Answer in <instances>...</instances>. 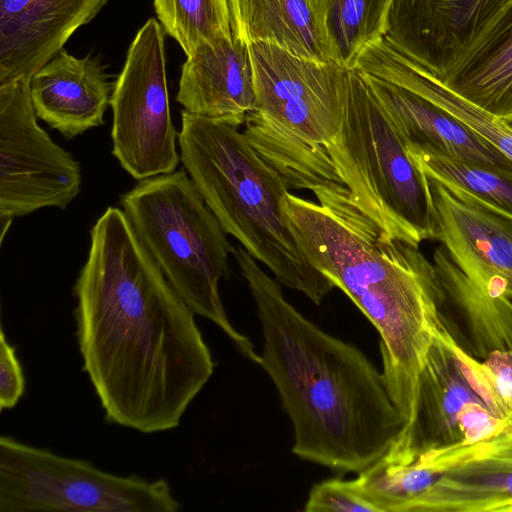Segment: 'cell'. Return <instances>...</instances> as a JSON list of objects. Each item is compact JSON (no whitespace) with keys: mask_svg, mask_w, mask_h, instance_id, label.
I'll list each match as a JSON object with an SVG mask.
<instances>
[{"mask_svg":"<svg viewBox=\"0 0 512 512\" xmlns=\"http://www.w3.org/2000/svg\"><path fill=\"white\" fill-rule=\"evenodd\" d=\"M73 294L82 370L106 421L146 434L178 427L214 361L123 210L108 207L92 226Z\"/></svg>","mask_w":512,"mask_h":512,"instance_id":"obj_1","label":"cell"},{"mask_svg":"<svg viewBox=\"0 0 512 512\" xmlns=\"http://www.w3.org/2000/svg\"><path fill=\"white\" fill-rule=\"evenodd\" d=\"M232 254L256 303L264 337L257 364L292 421L293 453L360 473L387 453L404 428L383 373L357 347L300 314L242 246Z\"/></svg>","mask_w":512,"mask_h":512,"instance_id":"obj_2","label":"cell"},{"mask_svg":"<svg viewBox=\"0 0 512 512\" xmlns=\"http://www.w3.org/2000/svg\"><path fill=\"white\" fill-rule=\"evenodd\" d=\"M288 192L286 222L306 259L341 289L378 331L383 376L405 423L416 413L418 382L445 303L434 265L415 247L389 236L352 199L345 185Z\"/></svg>","mask_w":512,"mask_h":512,"instance_id":"obj_3","label":"cell"},{"mask_svg":"<svg viewBox=\"0 0 512 512\" xmlns=\"http://www.w3.org/2000/svg\"><path fill=\"white\" fill-rule=\"evenodd\" d=\"M239 127L181 111L180 159L223 230L276 280L315 304L335 286L303 255L284 215V178Z\"/></svg>","mask_w":512,"mask_h":512,"instance_id":"obj_4","label":"cell"},{"mask_svg":"<svg viewBox=\"0 0 512 512\" xmlns=\"http://www.w3.org/2000/svg\"><path fill=\"white\" fill-rule=\"evenodd\" d=\"M248 48L255 107L246 115L243 133L250 145L289 188L342 184L326 146L341 127L349 69L270 42Z\"/></svg>","mask_w":512,"mask_h":512,"instance_id":"obj_5","label":"cell"},{"mask_svg":"<svg viewBox=\"0 0 512 512\" xmlns=\"http://www.w3.org/2000/svg\"><path fill=\"white\" fill-rule=\"evenodd\" d=\"M120 204L137 237L195 315L215 323L247 358L253 344L230 323L219 284L230 276L229 242L185 168L140 180Z\"/></svg>","mask_w":512,"mask_h":512,"instance_id":"obj_6","label":"cell"},{"mask_svg":"<svg viewBox=\"0 0 512 512\" xmlns=\"http://www.w3.org/2000/svg\"><path fill=\"white\" fill-rule=\"evenodd\" d=\"M326 150L354 202L389 236L415 247L435 239L429 180L357 69H349L341 127Z\"/></svg>","mask_w":512,"mask_h":512,"instance_id":"obj_7","label":"cell"},{"mask_svg":"<svg viewBox=\"0 0 512 512\" xmlns=\"http://www.w3.org/2000/svg\"><path fill=\"white\" fill-rule=\"evenodd\" d=\"M165 479L118 475L92 462L0 437V512H176Z\"/></svg>","mask_w":512,"mask_h":512,"instance_id":"obj_8","label":"cell"},{"mask_svg":"<svg viewBox=\"0 0 512 512\" xmlns=\"http://www.w3.org/2000/svg\"><path fill=\"white\" fill-rule=\"evenodd\" d=\"M112 154L140 181L176 170L178 134L169 106L164 29L150 18L138 30L114 83Z\"/></svg>","mask_w":512,"mask_h":512,"instance_id":"obj_9","label":"cell"},{"mask_svg":"<svg viewBox=\"0 0 512 512\" xmlns=\"http://www.w3.org/2000/svg\"><path fill=\"white\" fill-rule=\"evenodd\" d=\"M30 81L0 84V220L66 209L81 190V167L37 122Z\"/></svg>","mask_w":512,"mask_h":512,"instance_id":"obj_10","label":"cell"},{"mask_svg":"<svg viewBox=\"0 0 512 512\" xmlns=\"http://www.w3.org/2000/svg\"><path fill=\"white\" fill-rule=\"evenodd\" d=\"M512 0H393L383 39L442 81Z\"/></svg>","mask_w":512,"mask_h":512,"instance_id":"obj_11","label":"cell"},{"mask_svg":"<svg viewBox=\"0 0 512 512\" xmlns=\"http://www.w3.org/2000/svg\"><path fill=\"white\" fill-rule=\"evenodd\" d=\"M435 482L401 512H512V429L420 455Z\"/></svg>","mask_w":512,"mask_h":512,"instance_id":"obj_12","label":"cell"},{"mask_svg":"<svg viewBox=\"0 0 512 512\" xmlns=\"http://www.w3.org/2000/svg\"><path fill=\"white\" fill-rule=\"evenodd\" d=\"M436 210V240L475 284L512 299V218L463 188L427 177Z\"/></svg>","mask_w":512,"mask_h":512,"instance_id":"obj_13","label":"cell"},{"mask_svg":"<svg viewBox=\"0 0 512 512\" xmlns=\"http://www.w3.org/2000/svg\"><path fill=\"white\" fill-rule=\"evenodd\" d=\"M433 332L419 376L415 418L382 457L388 463L410 464L426 452L462 445L466 408L471 402L482 401L464 377L441 313Z\"/></svg>","mask_w":512,"mask_h":512,"instance_id":"obj_14","label":"cell"},{"mask_svg":"<svg viewBox=\"0 0 512 512\" xmlns=\"http://www.w3.org/2000/svg\"><path fill=\"white\" fill-rule=\"evenodd\" d=\"M108 0H0V84L32 76Z\"/></svg>","mask_w":512,"mask_h":512,"instance_id":"obj_15","label":"cell"},{"mask_svg":"<svg viewBox=\"0 0 512 512\" xmlns=\"http://www.w3.org/2000/svg\"><path fill=\"white\" fill-rule=\"evenodd\" d=\"M359 72L405 145L429 148L512 176V162L449 112L411 90Z\"/></svg>","mask_w":512,"mask_h":512,"instance_id":"obj_16","label":"cell"},{"mask_svg":"<svg viewBox=\"0 0 512 512\" xmlns=\"http://www.w3.org/2000/svg\"><path fill=\"white\" fill-rule=\"evenodd\" d=\"M176 99L189 113L244 124L255 107L248 45L232 37L199 46L182 65Z\"/></svg>","mask_w":512,"mask_h":512,"instance_id":"obj_17","label":"cell"},{"mask_svg":"<svg viewBox=\"0 0 512 512\" xmlns=\"http://www.w3.org/2000/svg\"><path fill=\"white\" fill-rule=\"evenodd\" d=\"M91 56L76 58L61 49L30 80L38 118L67 139L105 124L114 84Z\"/></svg>","mask_w":512,"mask_h":512,"instance_id":"obj_18","label":"cell"},{"mask_svg":"<svg viewBox=\"0 0 512 512\" xmlns=\"http://www.w3.org/2000/svg\"><path fill=\"white\" fill-rule=\"evenodd\" d=\"M433 265L445 303L462 326L456 340L474 358L483 360L496 350L512 351V299L492 295L470 280L453 262L445 247H438Z\"/></svg>","mask_w":512,"mask_h":512,"instance_id":"obj_19","label":"cell"},{"mask_svg":"<svg viewBox=\"0 0 512 512\" xmlns=\"http://www.w3.org/2000/svg\"><path fill=\"white\" fill-rule=\"evenodd\" d=\"M441 82L488 114L512 116V4Z\"/></svg>","mask_w":512,"mask_h":512,"instance_id":"obj_20","label":"cell"},{"mask_svg":"<svg viewBox=\"0 0 512 512\" xmlns=\"http://www.w3.org/2000/svg\"><path fill=\"white\" fill-rule=\"evenodd\" d=\"M232 37L246 45L270 42L297 56L329 61L306 0H227Z\"/></svg>","mask_w":512,"mask_h":512,"instance_id":"obj_21","label":"cell"},{"mask_svg":"<svg viewBox=\"0 0 512 512\" xmlns=\"http://www.w3.org/2000/svg\"><path fill=\"white\" fill-rule=\"evenodd\" d=\"M371 71L376 77L411 90L440 106L512 162V130L504 121L460 97L419 64L384 45L375 53Z\"/></svg>","mask_w":512,"mask_h":512,"instance_id":"obj_22","label":"cell"},{"mask_svg":"<svg viewBox=\"0 0 512 512\" xmlns=\"http://www.w3.org/2000/svg\"><path fill=\"white\" fill-rule=\"evenodd\" d=\"M329 61L353 69L361 51L384 37L393 0H306Z\"/></svg>","mask_w":512,"mask_h":512,"instance_id":"obj_23","label":"cell"},{"mask_svg":"<svg viewBox=\"0 0 512 512\" xmlns=\"http://www.w3.org/2000/svg\"><path fill=\"white\" fill-rule=\"evenodd\" d=\"M405 146L410 158L427 177L455 184L488 207L512 218V176L429 148Z\"/></svg>","mask_w":512,"mask_h":512,"instance_id":"obj_24","label":"cell"},{"mask_svg":"<svg viewBox=\"0 0 512 512\" xmlns=\"http://www.w3.org/2000/svg\"><path fill=\"white\" fill-rule=\"evenodd\" d=\"M153 5L164 31L186 56L202 44L232 38L227 0H153Z\"/></svg>","mask_w":512,"mask_h":512,"instance_id":"obj_25","label":"cell"},{"mask_svg":"<svg viewBox=\"0 0 512 512\" xmlns=\"http://www.w3.org/2000/svg\"><path fill=\"white\" fill-rule=\"evenodd\" d=\"M447 339L472 390L495 417L512 426V351L496 350L479 360L448 329Z\"/></svg>","mask_w":512,"mask_h":512,"instance_id":"obj_26","label":"cell"},{"mask_svg":"<svg viewBox=\"0 0 512 512\" xmlns=\"http://www.w3.org/2000/svg\"><path fill=\"white\" fill-rule=\"evenodd\" d=\"M306 512H379L368 499L357 478H333L314 485L309 493Z\"/></svg>","mask_w":512,"mask_h":512,"instance_id":"obj_27","label":"cell"},{"mask_svg":"<svg viewBox=\"0 0 512 512\" xmlns=\"http://www.w3.org/2000/svg\"><path fill=\"white\" fill-rule=\"evenodd\" d=\"M25 392V378L16 349L0 332V409H12Z\"/></svg>","mask_w":512,"mask_h":512,"instance_id":"obj_28","label":"cell"},{"mask_svg":"<svg viewBox=\"0 0 512 512\" xmlns=\"http://www.w3.org/2000/svg\"><path fill=\"white\" fill-rule=\"evenodd\" d=\"M502 120L512 130V116L504 118Z\"/></svg>","mask_w":512,"mask_h":512,"instance_id":"obj_29","label":"cell"}]
</instances>
